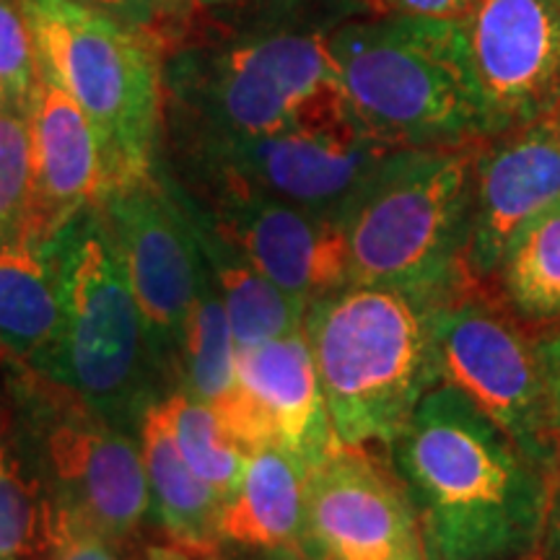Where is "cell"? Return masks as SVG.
I'll return each mask as SVG.
<instances>
[{"mask_svg":"<svg viewBox=\"0 0 560 560\" xmlns=\"http://www.w3.org/2000/svg\"><path fill=\"white\" fill-rule=\"evenodd\" d=\"M353 3H359V5H363V0H353Z\"/></svg>","mask_w":560,"mask_h":560,"instance_id":"cell-35","label":"cell"},{"mask_svg":"<svg viewBox=\"0 0 560 560\" xmlns=\"http://www.w3.org/2000/svg\"><path fill=\"white\" fill-rule=\"evenodd\" d=\"M34 192L24 231L50 242L83 208L115 190L107 151L73 96L39 66L30 107Z\"/></svg>","mask_w":560,"mask_h":560,"instance_id":"cell-17","label":"cell"},{"mask_svg":"<svg viewBox=\"0 0 560 560\" xmlns=\"http://www.w3.org/2000/svg\"><path fill=\"white\" fill-rule=\"evenodd\" d=\"M50 560H125V552L96 532L60 520V537Z\"/></svg>","mask_w":560,"mask_h":560,"instance_id":"cell-28","label":"cell"},{"mask_svg":"<svg viewBox=\"0 0 560 560\" xmlns=\"http://www.w3.org/2000/svg\"><path fill=\"white\" fill-rule=\"evenodd\" d=\"M39 58L19 0H0V107L30 115Z\"/></svg>","mask_w":560,"mask_h":560,"instance_id":"cell-27","label":"cell"},{"mask_svg":"<svg viewBox=\"0 0 560 560\" xmlns=\"http://www.w3.org/2000/svg\"><path fill=\"white\" fill-rule=\"evenodd\" d=\"M66 335L55 380L122 431L170 395L143 314L112 247L100 208H83L50 240Z\"/></svg>","mask_w":560,"mask_h":560,"instance_id":"cell-6","label":"cell"},{"mask_svg":"<svg viewBox=\"0 0 560 560\" xmlns=\"http://www.w3.org/2000/svg\"><path fill=\"white\" fill-rule=\"evenodd\" d=\"M482 143L384 153L340 221L350 283L465 293L472 283L465 257Z\"/></svg>","mask_w":560,"mask_h":560,"instance_id":"cell-5","label":"cell"},{"mask_svg":"<svg viewBox=\"0 0 560 560\" xmlns=\"http://www.w3.org/2000/svg\"><path fill=\"white\" fill-rule=\"evenodd\" d=\"M236 376V342L213 278L202 283L185 325L177 363V389L215 408Z\"/></svg>","mask_w":560,"mask_h":560,"instance_id":"cell-24","label":"cell"},{"mask_svg":"<svg viewBox=\"0 0 560 560\" xmlns=\"http://www.w3.org/2000/svg\"><path fill=\"white\" fill-rule=\"evenodd\" d=\"M459 296L348 283L306 306L301 330L342 446H392L400 436L441 384L436 322Z\"/></svg>","mask_w":560,"mask_h":560,"instance_id":"cell-4","label":"cell"},{"mask_svg":"<svg viewBox=\"0 0 560 560\" xmlns=\"http://www.w3.org/2000/svg\"><path fill=\"white\" fill-rule=\"evenodd\" d=\"M81 3L140 32H149L156 21L179 13L174 0H81Z\"/></svg>","mask_w":560,"mask_h":560,"instance_id":"cell-29","label":"cell"},{"mask_svg":"<svg viewBox=\"0 0 560 560\" xmlns=\"http://www.w3.org/2000/svg\"><path fill=\"white\" fill-rule=\"evenodd\" d=\"M560 206L558 117L527 125L480 145L475 161L467 276L495 278L516 236Z\"/></svg>","mask_w":560,"mask_h":560,"instance_id":"cell-16","label":"cell"},{"mask_svg":"<svg viewBox=\"0 0 560 560\" xmlns=\"http://www.w3.org/2000/svg\"><path fill=\"white\" fill-rule=\"evenodd\" d=\"M177 3V11H215V9H226V5H236L244 3V0H174Z\"/></svg>","mask_w":560,"mask_h":560,"instance_id":"cell-33","label":"cell"},{"mask_svg":"<svg viewBox=\"0 0 560 560\" xmlns=\"http://www.w3.org/2000/svg\"><path fill=\"white\" fill-rule=\"evenodd\" d=\"M34 161L30 115L0 107V244L16 236L32 208Z\"/></svg>","mask_w":560,"mask_h":560,"instance_id":"cell-26","label":"cell"},{"mask_svg":"<svg viewBox=\"0 0 560 560\" xmlns=\"http://www.w3.org/2000/svg\"><path fill=\"white\" fill-rule=\"evenodd\" d=\"M60 514L30 452L0 418V560H50Z\"/></svg>","mask_w":560,"mask_h":560,"instance_id":"cell-22","label":"cell"},{"mask_svg":"<svg viewBox=\"0 0 560 560\" xmlns=\"http://www.w3.org/2000/svg\"><path fill=\"white\" fill-rule=\"evenodd\" d=\"M462 26L490 138L560 115V0H475Z\"/></svg>","mask_w":560,"mask_h":560,"instance_id":"cell-13","label":"cell"},{"mask_svg":"<svg viewBox=\"0 0 560 560\" xmlns=\"http://www.w3.org/2000/svg\"><path fill=\"white\" fill-rule=\"evenodd\" d=\"M327 52L355 128L382 149L490 138L462 21L363 11L327 32Z\"/></svg>","mask_w":560,"mask_h":560,"instance_id":"cell-2","label":"cell"},{"mask_svg":"<svg viewBox=\"0 0 560 560\" xmlns=\"http://www.w3.org/2000/svg\"><path fill=\"white\" fill-rule=\"evenodd\" d=\"M39 66L100 132L112 185L151 177L164 138V62L149 32L130 30L81 0H19Z\"/></svg>","mask_w":560,"mask_h":560,"instance_id":"cell-7","label":"cell"},{"mask_svg":"<svg viewBox=\"0 0 560 560\" xmlns=\"http://www.w3.org/2000/svg\"><path fill=\"white\" fill-rule=\"evenodd\" d=\"M441 384L459 389L545 472L560 467L537 346L506 314L462 293L436 322Z\"/></svg>","mask_w":560,"mask_h":560,"instance_id":"cell-11","label":"cell"},{"mask_svg":"<svg viewBox=\"0 0 560 560\" xmlns=\"http://www.w3.org/2000/svg\"><path fill=\"white\" fill-rule=\"evenodd\" d=\"M215 416L240 450L289 452L314 467L340 446L304 330L236 350V376Z\"/></svg>","mask_w":560,"mask_h":560,"instance_id":"cell-14","label":"cell"},{"mask_svg":"<svg viewBox=\"0 0 560 560\" xmlns=\"http://www.w3.org/2000/svg\"><path fill=\"white\" fill-rule=\"evenodd\" d=\"M66 312L50 242L21 229L0 244V359L58 376Z\"/></svg>","mask_w":560,"mask_h":560,"instance_id":"cell-18","label":"cell"},{"mask_svg":"<svg viewBox=\"0 0 560 560\" xmlns=\"http://www.w3.org/2000/svg\"><path fill=\"white\" fill-rule=\"evenodd\" d=\"M179 206L260 276L306 304L350 283L338 221L234 187H182L161 166Z\"/></svg>","mask_w":560,"mask_h":560,"instance_id":"cell-12","label":"cell"},{"mask_svg":"<svg viewBox=\"0 0 560 560\" xmlns=\"http://www.w3.org/2000/svg\"><path fill=\"white\" fill-rule=\"evenodd\" d=\"M332 26L276 24L174 52L164 62L170 143L355 128L327 52Z\"/></svg>","mask_w":560,"mask_h":560,"instance_id":"cell-3","label":"cell"},{"mask_svg":"<svg viewBox=\"0 0 560 560\" xmlns=\"http://www.w3.org/2000/svg\"><path fill=\"white\" fill-rule=\"evenodd\" d=\"M159 405L164 410L182 459L226 503L240 488L244 467H247V454L226 436L215 410L195 400L187 392L174 389L161 397Z\"/></svg>","mask_w":560,"mask_h":560,"instance_id":"cell-25","label":"cell"},{"mask_svg":"<svg viewBox=\"0 0 560 560\" xmlns=\"http://www.w3.org/2000/svg\"><path fill=\"white\" fill-rule=\"evenodd\" d=\"M140 459L161 532L198 550H219L223 501L190 470L174 444L161 405H151L138 425Z\"/></svg>","mask_w":560,"mask_h":560,"instance_id":"cell-20","label":"cell"},{"mask_svg":"<svg viewBox=\"0 0 560 560\" xmlns=\"http://www.w3.org/2000/svg\"><path fill=\"white\" fill-rule=\"evenodd\" d=\"M304 548L319 560H425L400 478L366 446H338L306 472Z\"/></svg>","mask_w":560,"mask_h":560,"instance_id":"cell-15","label":"cell"},{"mask_svg":"<svg viewBox=\"0 0 560 560\" xmlns=\"http://www.w3.org/2000/svg\"><path fill=\"white\" fill-rule=\"evenodd\" d=\"M537 359H540L545 395H548V410L560 444V325L535 342Z\"/></svg>","mask_w":560,"mask_h":560,"instance_id":"cell-31","label":"cell"},{"mask_svg":"<svg viewBox=\"0 0 560 560\" xmlns=\"http://www.w3.org/2000/svg\"><path fill=\"white\" fill-rule=\"evenodd\" d=\"M475 0H363V9L397 16L462 21L472 11Z\"/></svg>","mask_w":560,"mask_h":560,"instance_id":"cell-30","label":"cell"},{"mask_svg":"<svg viewBox=\"0 0 560 560\" xmlns=\"http://www.w3.org/2000/svg\"><path fill=\"white\" fill-rule=\"evenodd\" d=\"M558 122H560V115H558Z\"/></svg>","mask_w":560,"mask_h":560,"instance_id":"cell-36","label":"cell"},{"mask_svg":"<svg viewBox=\"0 0 560 560\" xmlns=\"http://www.w3.org/2000/svg\"><path fill=\"white\" fill-rule=\"evenodd\" d=\"M540 550L545 560H560V472L550 480V499L545 511V527Z\"/></svg>","mask_w":560,"mask_h":560,"instance_id":"cell-32","label":"cell"},{"mask_svg":"<svg viewBox=\"0 0 560 560\" xmlns=\"http://www.w3.org/2000/svg\"><path fill=\"white\" fill-rule=\"evenodd\" d=\"M495 276L516 317L560 322V206L516 236Z\"/></svg>","mask_w":560,"mask_h":560,"instance_id":"cell-23","label":"cell"},{"mask_svg":"<svg viewBox=\"0 0 560 560\" xmlns=\"http://www.w3.org/2000/svg\"><path fill=\"white\" fill-rule=\"evenodd\" d=\"M257 560H319V558L306 548H289V550L260 552V558H257Z\"/></svg>","mask_w":560,"mask_h":560,"instance_id":"cell-34","label":"cell"},{"mask_svg":"<svg viewBox=\"0 0 560 560\" xmlns=\"http://www.w3.org/2000/svg\"><path fill=\"white\" fill-rule=\"evenodd\" d=\"M182 187H234L342 221L387 149L359 128L293 130L244 140L170 143ZM164 166V164H161Z\"/></svg>","mask_w":560,"mask_h":560,"instance_id":"cell-9","label":"cell"},{"mask_svg":"<svg viewBox=\"0 0 560 560\" xmlns=\"http://www.w3.org/2000/svg\"><path fill=\"white\" fill-rule=\"evenodd\" d=\"M187 219L192 223L210 278H213L215 291L223 301L236 350L285 338V335L299 332L304 327V314L306 306H310L306 301L280 291L276 283L260 276L247 260H242L226 242H221L213 231L195 221L190 213H187Z\"/></svg>","mask_w":560,"mask_h":560,"instance_id":"cell-21","label":"cell"},{"mask_svg":"<svg viewBox=\"0 0 560 560\" xmlns=\"http://www.w3.org/2000/svg\"><path fill=\"white\" fill-rule=\"evenodd\" d=\"M100 213L149 327L153 355L174 392L182 335L208 278L192 223L159 170L112 190Z\"/></svg>","mask_w":560,"mask_h":560,"instance_id":"cell-10","label":"cell"},{"mask_svg":"<svg viewBox=\"0 0 560 560\" xmlns=\"http://www.w3.org/2000/svg\"><path fill=\"white\" fill-rule=\"evenodd\" d=\"M425 560H527L540 550L550 475L450 384L389 446Z\"/></svg>","mask_w":560,"mask_h":560,"instance_id":"cell-1","label":"cell"},{"mask_svg":"<svg viewBox=\"0 0 560 560\" xmlns=\"http://www.w3.org/2000/svg\"><path fill=\"white\" fill-rule=\"evenodd\" d=\"M306 472L289 452L249 454L240 488L221 509V542L255 552L304 548Z\"/></svg>","mask_w":560,"mask_h":560,"instance_id":"cell-19","label":"cell"},{"mask_svg":"<svg viewBox=\"0 0 560 560\" xmlns=\"http://www.w3.org/2000/svg\"><path fill=\"white\" fill-rule=\"evenodd\" d=\"M9 423L50 490L60 520L125 550L151 511L140 446L68 384L11 366Z\"/></svg>","mask_w":560,"mask_h":560,"instance_id":"cell-8","label":"cell"}]
</instances>
